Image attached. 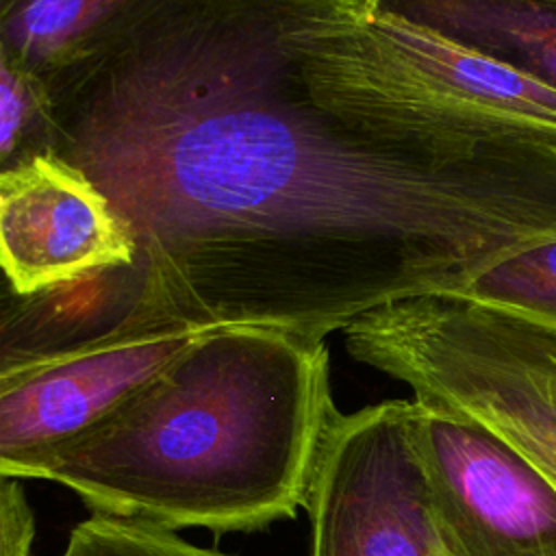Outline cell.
I'll return each instance as SVG.
<instances>
[{
  "mask_svg": "<svg viewBox=\"0 0 556 556\" xmlns=\"http://www.w3.org/2000/svg\"><path fill=\"white\" fill-rule=\"evenodd\" d=\"M0 239L7 293L30 295L130 265L132 239L104 193L50 152L2 167Z\"/></svg>",
  "mask_w": 556,
  "mask_h": 556,
  "instance_id": "6",
  "label": "cell"
},
{
  "mask_svg": "<svg viewBox=\"0 0 556 556\" xmlns=\"http://www.w3.org/2000/svg\"><path fill=\"white\" fill-rule=\"evenodd\" d=\"M376 17L389 41L443 87L491 109L556 124V91L384 9L380 2Z\"/></svg>",
  "mask_w": 556,
  "mask_h": 556,
  "instance_id": "9",
  "label": "cell"
},
{
  "mask_svg": "<svg viewBox=\"0 0 556 556\" xmlns=\"http://www.w3.org/2000/svg\"><path fill=\"white\" fill-rule=\"evenodd\" d=\"M308 556H445L413 430V400L341 413L304 502Z\"/></svg>",
  "mask_w": 556,
  "mask_h": 556,
  "instance_id": "4",
  "label": "cell"
},
{
  "mask_svg": "<svg viewBox=\"0 0 556 556\" xmlns=\"http://www.w3.org/2000/svg\"><path fill=\"white\" fill-rule=\"evenodd\" d=\"M352 358L469 419L556 486V330L454 293L406 298L341 330Z\"/></svg>",
  "mask_w": 556,
  "mask_h": 556,
  "instance_id": "3",
  "label": "cell"
},
{
  "mask_svg": "<svg viewBox=\"0 0 556 556\" xmlns=\"http://www.w3.org/2000/svg\"><path fill=\"white\" fill-rule=\"evenodd\" d=\"M337 415L324 341L215 328L26 478L67 486L91 515L252 532L304 508Z\"/></svg>",
  "mask_w": 556,
  "mask_h": 556,
  "instance_id": "2",
  "label": "cell"
},
{
  "mask_svg": "<svg viewBox=\"0 0 556 556\" xmlns=\"http://www.w3.org/2000/svg\"><path fill=\"white\" fill-rule=\"evenodd\" d=\"M35 541V517L20 478L2 476L0 482V554L30 556Z\"/></svg>",
  "mask_w": 556,
  "mask_h": 556,
  "instance_id": "14",
  "label": "cell"
},
{
  "mask_svg": "<svg viewBox=\"0 0 556 556\" xmlns=\"http://www.w3.org/2000/svg\"><path fill=\"white\" fill-rule=\"evenodd\" d=\"M198 334L132 337L0 378V476L24 480L35 463L113 415Z\"/></svg>",
  "mask_w": 556,
  "mask_h": 556,
  "instance_id": "7",
  "label": "cell"
},
{
  "mask_svg": "<svg viewBox=\"0 0 556 556\" xmlns=\"http://www.w3.org/2000/svg\"><path fill=\"white\" fill-rule=\"evenodd\" d=\"M508 70L556 91V0H378Z\"/></svg>",
  "mask_w": 556,
  "mask_h": 556,
  "instance_id": "8",
  "label": "cell"
},
{
  "mask_svg": "<svg viewBox=\"0 0 556 556\" xmlns=\"http://www.w3.org/2000/svg\"><path fill=\"white\" fill-rule=\"evenodd\" d=\"M61 556H232L180 539L172 530L91 515L76 523Z\"/></svg>",
  "mask_w": 556,
  "mask_h": 556,
  "instance_id": "12",
  "label": "cell"
},
{
  "mask_svg": "<svg viewBox=\"0 0 556 556\" xmlns=\"http://www.w3.org/2000/svg\"><path fill=\"white\" fill-rule=\"evenodd\" d=\"M445 556H556V486L486 428L413 397Z\"/></svg>",
  "mask_w": 556,
  "mask_h": 556,
  "instance_id": "5",
  "label": "cell"
},
{
  "mask_svg": "<svg viewBox=\"0 0 556 556\" xmlns=\"http://www.w3.org/2000/svg\"><path fill=\"white\" fill-rule=\"evenodd\" d=\"M35 113V96L28 78L0 59V165L17 156Z\"/></svg>",
  "mask_w": 556,
  "mask_h": 556,
  "instance_id": "13",
  "label": "cell"
},
{
  "mask_svg": "<svg viewBox=\"0 0 556 556\" xmlns=\"http://www.w3.org/2000/svg\"><path fill=\"white\" fill-rule=\"evenodd\" d=\"M376 11L132 0L28 78L15 159H63L124 222L137 334L324 341L556 237V124L443 87Z\"/></svg>",
  "mask_w": 556,
  "mask_h": 556,
  "instance_id": "1",
  "label": "cell"
},
{
  "mask_svg": "<svg viewBox=\"0 0 556 556\" xmlns=\"http://www.w3.org/2000/svg\"><path fill=\"white\" fill-rule=\"evenodd\" d=\"M132 0H0V59L37 78Z\"/></svg>",
  "mask_w": 556,
  "mask_h": 556,
  "instance_id": "10",
  "label": "cell"
},
{
  "mask_svg": "<svg viewBox=\"0 0 556 556\" xmlns=\"http://www.w3.org/2000/svg\"><path fill=\"white\" fill-rule=\"evenodd\" d=\"M460 295L556 330V237L510 254Z\"/></svg>",
  "mask_w": 556,
  "mask_h": 556,
  "instance_id": "11",
  "label": "cell"
}]
</instances>
